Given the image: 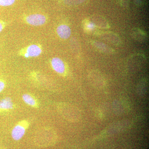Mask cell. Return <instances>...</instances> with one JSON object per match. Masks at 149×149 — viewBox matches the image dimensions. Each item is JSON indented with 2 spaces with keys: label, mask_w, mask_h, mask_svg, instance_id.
<instances>
[{
  "label": "cell",
  "mask_w": 149,
  "mask_h": 149,
  "mask_svg": "<svg viewBox=\"0 0 149 149\" xmlns=\"http://www.w3.org/2000/svg\"><path fill=\"white\" fill-rule=\"evenodd\" d=\"M89 79L92 85L97 89H102L105 85L104 79L99 71L94 70L90 72Z\"/></svg>",
  "instance_id": "cell-5"
},
{
  "label": "cell",
  "mask_w": 149,
  "mask_h": 149,
  "mask_svg": "<svg viewBox=\"0 0 149 149\" xmlns=\"http://www.w3.org/2000/svg\"><path fill=\"white\" fill-rule=\"evenodd\" d=\"M146 85L145 83H140L137 88V93L140 96H144L146 91Z\"/></svg>",
  "instance_id": "cell-12"
},
{
  "label": "cell",
  "mask_w": 149,
  "mask_h": 149,
  "mask_svg": "<svg viewBox=\"0 0 149 149\" xmlns=\"http://www.w3.org/2000/svg\"><path fill=\"white\" fill-rule=\"evenodd\" d=\"M42 52L41 46L37 44H33L22 49L19 52V55L26 58L39 56Z\"/></svg>",
  "instance_id": "cell-2"
},
{
  "label": "cell",
  "mask_w": 149,
  "mask_h": 149,
  "mask_svg": "<svg viewBox=\"0 0 149 149\" xmlns=\"http://www.w3.org/2000/svg\"><path fill=\"white\" fill-rule=\"evenodd\" d=\"M29 126V122L27 120H22L19 122L12 130L11 136L13 140L17 141L22 139Z\"/></svg>",
  "instance_id": "cell-3"
},
{
  "label": "cell",
  "mask_w": 149,
  "mask_h": 149,
  "mask_svg": "<svg viewBox=\"0 0 149 149\" xmlns=\"http://www.w3.org/2000/svg\"><path fill=\"white\" fill-rule=\"evenodd\" d=\"M56 32L59 37L63 39H67L71 35V29L65 24H61L57 28Z\"/></svg>",
  "instance_id": "cell-8"
},
{
  "label": "cell",
  "mask_w": 149,
  "mask_h": 149,
  "mask_svg": "<svg viewBox=\"0 0 149 149\" xmlns=\"http://www.w3.org/2000/svg\"><path fill=\"white\" fill-rule=\"evenodd\" d=\"M22 100L25 104L32 107L37 108L39 106L37 99L34 96L29 94H24L22 96Z\"/></svg>",
  "instance_id": "cell-9"
},
{
  "label": "cell",
  "mask_w": 149,
  "mask_h": 149,
  "mask_svg": "<svg viewBox=\"0 0 149 149\" xmlns=\"http://www.w3.org/2000/svg\"><path fill=\"white\" fill-rule=\"evenodd\" d=\"M52 68L58 74H64L66 71V68L63 61L59 58L54 57L52 58L51 61Z\"/></svg>",
  "instance_id": "cell-6"
},
{
  "label": "cell",
  "mask_w": 149,
  "mask_h": 149,
  "mask_svg": "<svg viewBox=\"0 0 149 149\" xmlns=\"http://www.w3.org/2000/svg\"><path fill=\"white\" fill-rule=\"evenodd\" d=\"M24 20L29 25L40 26L45 24L47 21V17L44 15L33 14L25 17Z\"/></svg>",
  "instance_id": "cell-4"
},
{
  "label": "cell",
  "mask_w": 149,
  "mask_h": 149,
  "mask_svg": "<svg viewBox=\"0 0 149 149\" xmlns=\"http://www.w3.org/2000/svg\"><path fill=\"white\" fill-rule=\"evenodd\" d=\"M15 0H0V6L6 7L12 5Z\"/></svg>",
  "instance_id": "cell-13"
},
{
  "label": "cell",
  "mask_w": 149,
  "mask_h": 149,
  "mask_svg": "<svg viewBox=\"0 0 149 149\" xmlns=\"http://www.w3.org/2000/svg\"><path fill=\"white\" fill-rule=\"evenodd\" d=\"M6 25V22L0 19V33L5 28Z\"/></svg>",
  "instance_id": "cell-16"
},
{
  "label": "cell",
  "mask_w": 149,
  "mask_h": 149,
  "mask_svg": "<svg viewBox=\"0 0 149 149\" xmlns=\"http://www.w3.org/2000/svg\"><path fill=\"white\" fill-rule=\"evenodd\" d=\"M6 87V81L0 77V93L4 91Z\"/></svg>",
  "instance_id": "cell-15"
},
{
  "label": "cell",
  "mask_w": 149,
  "mask_h": 149,
  "mask_svg": "<svg viewBox=\"0 0 149 149\" xmlns=\"http://www.w3.org/2000/svg\"><path fill=\"white\" fill-rule=\"evenodd\" d=\"M58 109L62 115L69 121L77 122L81 118V114L80 110L72 105L61 104L58 106Z\"/></svg>",
  "instance_id": "cell-1"
},
{
  "label": "cell",
  "mask_w": 149,
  "mask_h": 149,
  "mask_svg": "<svg viewBox=\"0 0 149 149\" xmlns=\"http://www.w3.org/2000/svg\"><path fill=\"white\" fill-rule=\"evenodd\" d=\"M114 105L118 106L116 108L118 107V112H120V110H121V112H125V111L127 110L128 106L125 104V102L123 101H118L115 103Z\"/></svg>",
  "instance_id": "cell-11"
},
{
  "label": "cell",
  "mask_w": 149,
  "mask_h": 149,
  "mask_svg": "<svg viewBox=\"0 0 149 149\" xmlns=\"http://www.w3.org/2000/svg\"><path fill=\"white\" fill-rule=\"evenodd\" d=\"M93 44L97 49L103 52L111 53L113 51L111 48L103 43L99 42H94Z\"/></svg>",
  "instance_id": "cell-10"
},
{
  "label": "cell",
  "mask_w": 149,
  "mask_h": 149,
  "mask_svg": "<svg viewBox=\"0 0 149 149\" xmlns=\"http://www.w3.org/2000/svg\"><path fill=\"white\" fill-rule=\"evenodd\" d=\"M13 108V102L10 97H6L0 100V113L10 111Z\"/></svg>",
  "instance_id": "cell-7"
},
{
  "label": "cell",
  "mask_w": 149,
  "mask_h": 149,
  "mask_svg": "<svg viewBox=\"0 0 149 149\" xmlns=\"http://www.w3.org/2000/svg\"><path fill=\"white\" fill-rule=\"evenodd\" d=\"M85 0H65V2L67 4L75 5L81 3L84 1Z\"/></svg>",
  "instance_id": "cell-14"
}]
</instances>
